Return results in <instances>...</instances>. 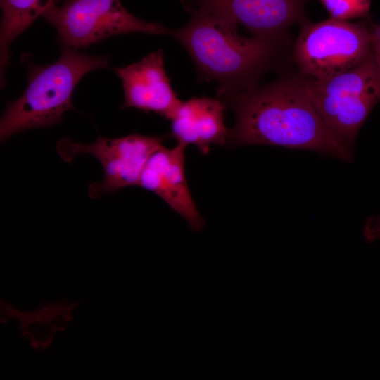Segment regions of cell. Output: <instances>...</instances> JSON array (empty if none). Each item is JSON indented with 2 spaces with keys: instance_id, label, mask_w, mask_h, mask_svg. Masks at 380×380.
Returning a JSON list of instances; mask_svg holds the SVG:
<instances>
[{
  "instance_id": "obj_1",
  "label": "cell",
  "mask_w": 380,
  "mask_h": 380,
  "mask_svg": "<svg viewBox=\"0 0 380 380\" xmlns=\"http://www.w3.org/2000/svg\"><path fill=\"white\" fill-rule=\"evenodd\" d=\"M225 105L235 117L227 141L230 146L309 150L348 161L312 103L300 72L242 91Z\"/></svg>"
},
{
  "instance_id": "obj_2",
  "label": "cell",
  "mask_w": 380,
  "mask_h": 380,
  "mask_svg": "<svg viewBox=\"0 0 380 380\" xmlns=\"http://www.w3.org/2000/svg\"><path fill=\"white\" fill-rule=\"evenodd\" d=\"M183 27L169 35L189 53L201 81L216 83L224 104L236 94L258 86L281 62L290 42L241 35L237 27L210 13L194 11Z\"/></svg>"
},
{
  "instance_id": "obj_3",
  "label": "cell",
  "mask_w": 380,
  "mask_h": 380,
  "mask_svg": "<svg viewBox=\"0 0 380 380\" xmlns=\"http://www.w3.org/2000/svg\"><path fill=\"white\" fill-rule=\"evenodd\" d=\"M108 67V56H88L65 46L53 63L32 66L25 91L8 104L1 117V141L58 123L65 111L75 109L72 95L80 80L94 70Z\"/></svg>"
},
{
  "instance_id": "obj_4",
  "label": "cell",
  "mask_w": 380,
  "mask_h": 380,
  "mask_svg": "<svg viewBox=\"0 0 380 380\" xmlns=\"http://www.w3.org/2000/svg\"><path fill=\"white\" fill-rule=\"evenodd\" d=\"M305 86L327 129L350 161L360 128L380 102V68L372 51L360 64L333 77L305 76Z\"/></svg>"
},
{
  "instance_id": "obj_5",
  "label": "cell",
  "mask_w": 380,
  "mask_h": 380,
  "mask_svg": "<svg viewBox=\"0 0 380 380\" xmlns=\"http://www.w3.org/2000/svg\"><path fill=\"white\" fill-rule=\"evenodd\" d=\"M294 42L292 58L299 72L324 80L360 64L372 51V30L365 23L330 18L306 20Z\"/></svg>"
},
{
  "instance_id": "obj_6",
  "label": "cell",
  "mask_w": 380,
  "mask_h": 380,
  "mask_svg": "<svg viewBox=\"0 0 380 380\" xmlns=\"http://www.w3.org/2000/svg\"><path fill=\"white\" fill-rule=\"evenodd\" d=\"M42 16L58 31L63 46L77 50L128 32L167 34L170 28L129 13L120 0H65L49 6Z\"/></svg>"
},
{
  "instance_id": "obj_7",
  "label": "cell",
  "mask_w": 380,
  "mask_h": 380,
  "mask_svg": "<svg viewBox=\"0 0 380 380\" xmlns=\"http://www.w3.org/2000/svg\"><path fill=\"white\" fill-rule=\"evenodd\" d=\"M163 137L139 134L115 139L99 137L91 144L62 138L58 141L56 150L65 163H70L82 153L91 154L99 160L103 170V178L88 187L89 196L99 198L122 188L139 185L148 160L163 146Z\"/></svg>"
},
{
  "instance_id": "obj_8",
  "label": "cell",
  "mask_w": 380,
  "mask_h": 380,
  "mask_svg": "<svg viewBox=\"0 0 380 380\" xmlns=\"http://www.w3.org/2000/svg\"><path fill=\"white\" fill-rule=\"evenodd\" d=\"M189 13L205 11L244 27L255 37L290 42L289 28L301 25L307 0H180Z\"/></svg>"
},
{
  "instance_id": "obj_9",
  "label": "cell",
  "mask_w": 380,
  "mask_h": 380,
  "mask_svg": "<svg viewBox=\"0 0 380 380\" xmlns=\"http://www.w3.org/2000/svg\"><path fill=\"white\" fill-rule=\"evenodd\" d=\"M186 147L178 143L172 148L163 146L155 151L141 174L138 186L158 195L192 230L200 231L205 222L188 187L184 167Z\"/></svg>"
},
{
  "instance_id": "obj_10",
  "label": "cell",
  "mask_w": 380,
  "mask_h": 380,
  "mask_svg": "<svg viewBox=\"0 0 380 380\" xmlns=\"http://www.w3.org/2000/svg\"><path fill=\"white\" fill-rule=\"evenodd\" d=\"M121 80L125 101L122 109L154 112L170 120L182 101L173 89L159 49L127 66L114 68Z\"/></svg>"
},
{
  "instance_id": "obj_11",
  "label": "cell",
  "mask_w": 380,
  "mask_h": 380,
  "mask_svg": "<svg viewBox=\"0 0 380 380\" xmlns=\"http://www.w3.org/2000/svg\"><path fill=\"white\" fill-rule=\"evenodd\" d=\"M226 109L218 98L194 97L182 101L170 120V134L179 144L195 145L207 154L211 145H223L227 141Z\"/></svg>"
},
{
  "instance_id": "obj_12",
  "label": "cell",
  "mask_w": 380,
  "mask_h": 380,
  "mask_svg": "<svg viewBox=\"0 0 380 380\" xmlns=\"http://www.w3.org/2000/svg\"><path fill=\"white\" fill-rule=\"evenodd\" d=\"M78 305V302L61 299L46 301L34 310L23 312L15 305L1 300L0 320L1 323L16 320L21 336L35 352L42 353L50 347L56 333L67 329Z\"/></svg>"
},
{
  "instance_id": "obj_13",
  "label": "cell",
  "mask_w": 380,
  "mask_h": 380,
  "mask_svg": "<svg viewBox=\"0 0 380 380\" xmlns=\"http://www.w3.org/2000/svg\"><path fill=\"white\" fill-rule=\"evenodd\" d=\"M58 0H0L1 84L4 86V72L8 62L9 47L13 41L37 18Z\"/></svg>"
},
{
  "instance_id": "obj_14",
  "label": "cell",
  "mask_w": 380,
  "mask_h": 380,
  "mask_svg": "<svg viewBox=\"0 0 380 380\" xmlns=\"http://www.w3.org/2000/svg\"><path fill=\"white\" fill-rule=\"evenodd\" d=\"M331 18L349 21L366 17L369 13L371 0H319Z\"/></svg>"
},
{
  "instance_id": "obj_15",
  "label": "cell",
  "mask_w": 380,
  "mask_h": 380,
  "mask_svg": "<svg viewBox=\"0 0 380 380\" xmlns=\"http://www.w3.org/2000/svg\"><path fill=\"white\" fill-rule=\"evenodd\" d=\"M362 236L367 243L380 240V215L369 217L362 229Z\"/></svg>"
},
{
  "instance_id": "obj_16",
  "label": "cell",
  "mask_w": 380,
  "mask_h": 380,
  "mask_svg": "<svg viewBox=\"0 0 380 380\" xmlns=\"http://www.w3.org/2000/svg\"><path fill=\"white\" fill-rule=\"evenodd\" d=\"M372 51L374 58L380 68V25L372 26Z\"/></svg>"
}]
</instances>
